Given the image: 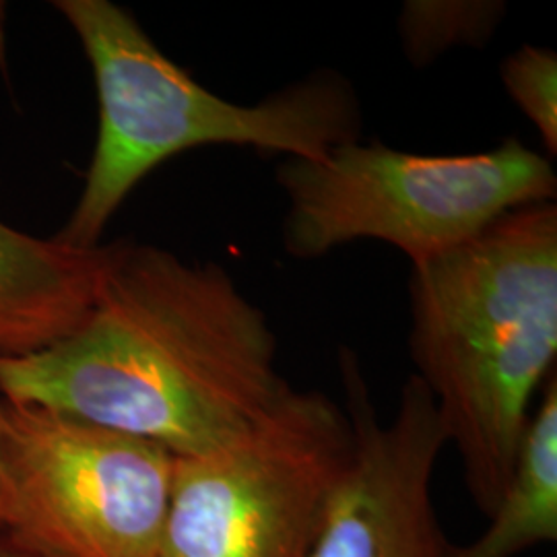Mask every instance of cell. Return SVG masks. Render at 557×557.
Segmentation results:
<instances>
[{
	"mask_svg": "<svg viewBox=\"0 0 557 557\" xmlns=\"http://www.w3.org/2000/svg\"><path fill=\"white\" fill-rule=\"evenodd\" d=\"M112 246L79 248L0 221V358L38 354L77 331L100 294Z\"/></svg>",
	"mask_w": 557,
	"mask_h": 557,
	"instance_id": "8",
	"label": "cell"
},
{
	"mask_svg": "<svg viewBox=\"0 0 557 557\" xmlns=\"http://www.w3.org/2000/svg\"><path fill=\"white\" fill-rule=\"evenodd\" d=\"M409 349L481 515L496 508L556 372L557 207L537 202L413 264Z\"/></svg>",
	"mask_w": 557,
	"mask_h": 557,
	"instance_id": "2",
	"label": "cell"
},
{
	"mask_svg": "<svg viewBox=\"0 0 557 557\" xmlns=\"http://www.w3.org/2000/svg\"><path fill=\"white\" fill-rule=\"evenodd\" d=\"M11 517V478H9V460H7V416H4V398L0 397V533L7 531Z\"/></svg>",
	"mask_w": 557,
	"mask_h": 557,
	"instance_id": "12",
	"label": "cell"
},
{
	"mask_svg": "<svg viewBox=\"0 0 557 557\" xmlns=\"http://www.w3.org/2000/svg\"><path fill=\"white\" fill-rule=\"evenodd\" d=\"M89 60L98 96V139L60 239L98 248L124 200L161 163L209 145L252 147L285 160L317 161L361 137L351 83L320 71L246 106L225 100L149 38L110 0H57Z\"/></svg>",
	"mask_w": 557,
	"mask_h": 557,
	"instance_id": "3",
	"label": "cell"
},
{
	"mask_svg": "<svg viewBox=\"0 0 557 557\" xmlns=\"http://www.w3.org/2000/svg\"><path fill=\"white\" fill-rule=\"evenodd\" d=\"M4 29H7V7L4 2H0V64L4 69V62H7V54H4V46H7V36H4Z\"/></svg>",
	"mask_w": 557,
	"mask_h": 557,
	"instance_id": "14",
	"label": "cell"
},
{
	"mask_svg": "<svg viewBox=\"0 0 557 557\" xmlns=\"http://www.w3.org/2000/svg\"><path fill=\"white\" fill-rule=\"evenodd\" d=\"M292 391L277 337L218 262L120 239L66 338L0 358V397L195 457L246 432Z\"/></svg>",
	"mask_w": 557,
	"mask_h": 557,
	"instance_id": "1",
	"label": "cell"
},
{
	"mask_svg": "<svg viewBox=\"0 0 557 557\" xmlns=\"http://www.w3.org/2000/svg\"><path fill=\"white\" fill-rule=\"evenodd\" d=\"M283 248L322 259L358 239L403 250L413 264L479 236L520 207L554 202L552 160L520 139L467 156H419L382 143H345L317 161L283 160Z\"/></svg>",
	"mask_w": 557,
	"mask_h": 557,
	"instance_id": "4",
	"label": "cell"
},
{
	"mask_svg": "<svg viewBox=\"0 0 557 557\" xmlns=\"http://www.w3.org/2000/svg\"><path fill=\"white\" fill-rule=\"evenodd\" d=\"M499 77L518 110L537 128L547 158L557 156V57L541 46H522L502 62Z\"/></svg>",
	"mask_w": 557,
	"mask_h": 557,
	"instance_id": "11",
	"label": "cell"
},
{
	"mask_svg": "<svg viewBox=\"0 0 557 557\" xmlns=\"http://www.w3.org/2000/svg\"><path fill=\"white\" fill-rule=\"evenodd\" d=\"M338 372L354 453L310 557L448 556L432 496L436 462L448 444L434 398L409 376L395 416L382 425L351 349L338 351Z\"/></svg>",
	"mask_w": 557,
	"mask_h": 557,
	"instance_id": "7",
	"label": "cell"
},
{
	"mask_svg": "<svg viewBox=\"0 0 557 557\" xmlns=\"http://www.w3.org/2000/svg\"><path fill=\"white\" fill-rule=\"evenodd\" d=\"M0 557H36L32 556L29 552H25V549H21L17 547L15 543H11L9 539L4 537L2 533H0Z\"/></svg>",
	"mask_w": 557,
	"mask_h": 557,
	"instance_id": "13",
	"label": "cell"
},
{
	"mask_svg": "<svg viewBox=\"0 0 557 557\" xmlns=\"http://www.w3.org/2000/svg\"><path fill=\"white\" fill-rule=\"evenodd\" d=\"M351 453L337 403L292 388L236 438L174 457L160 557H310Z\"/></svg>",
	"mask_w": 557,
	"mask_h": 557,
	"instance_id": "5",
	"label": "cell"
},
{
	"mask_svg": "<svg viewBox=\"0 0 557 557\" xmlns=\"http://www.w3.org/2000/svg\"><path fill=\"white\" fill-rule=\"evenodd\" d=\"M11 517L36 557H160L174 457L52 409L4 400Z\"/></svg>",
	"mask_w": 557,
	"mask_h": 557,
	"instance_id": "6",
	"label": "cell"
},
{
	"mask_svg": "<svg viewBox=\"0 0 557 557\" xmlns=\"http://www.w3.org/2000/svg\"><path fill=\"white\" fill-rule=\"evenodd\" d=\"M504 15L496 0H409L398 15L400 46L413 66H425L453 48L485 46Z\"/></svg>",
	"mask_w": 557,
	"mask_h": 557,
	"instance_id": "10",
	"label": "cell"
},
{
	"mask_svg": "<svg viewBox=\"0 0 557 557\" xmlns=\"http://www.w3.org/2000/svg\"><path fill=\"white\" fill-rule=\"evenodd\" d=\"M508 481L487 529L446 557H518L557 541V376L541 388Z\"/></svg>",
	"mask_w": 557,
	"mask_h": 557,
	"instance_id": "9",
	"label": "cell"
}]
</instances>
